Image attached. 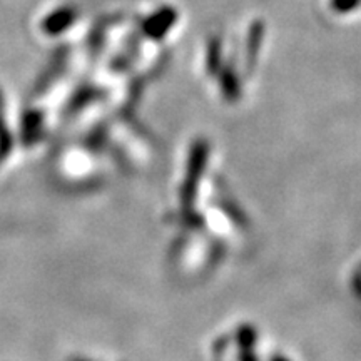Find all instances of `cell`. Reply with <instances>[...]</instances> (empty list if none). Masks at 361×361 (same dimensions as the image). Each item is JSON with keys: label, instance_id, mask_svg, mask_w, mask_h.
<instances>
[{"label": "cell", "instance_id": "cell-1", "mask_svg": "<svg viewBox=\"0 0 361 361\" xmlns=\"http://www.w3.org/2000/svg\"><path fill=\"white\" fill-rule=\"evenodd\" d=\"M72 20H74V12H72L71 8H62V11H57L56 13H52L51 17L45 19L44 29L47 30L49 34H59L64 29H67Z\"/></svg>", "mask_w": 361, "mask_h": 361}, {"label": "cell", "instance_id": "cell-2", "mask_svg": "<svg viewBox=\"0 0 361 361\" xmlns=\"http://www.w3.org/2000/svg\"><path fill=\"white\" fill-rule=\"evenodd\" d=\"M74 361H85V360H74Z\"/></svg>", "mask_w": 361, "mask_h": 361}]
</instances>
